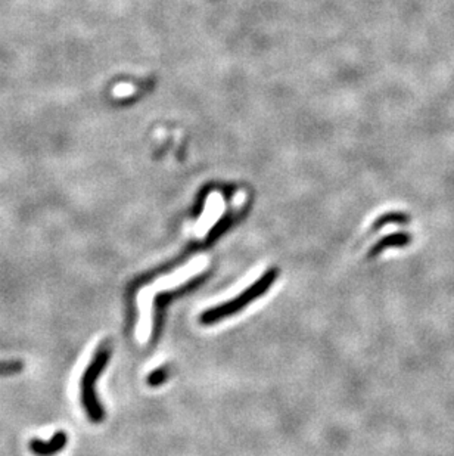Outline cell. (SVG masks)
<instances>
[{
    "instance_id": "cell-1",
    "label": "cell",
    "mask_w": 454,
    "mask_h": 456,
    "mask_svg": "<svg viewBox=\"0 0 454 456\" xmlns=\"http://www.w3.org/2000/svg\"><path fill=\"white\" fill-rule=\"evenodd\" d=\"M277 275H279L277 269H270L269 272H266L262 278H259L254 285L247 288L241 295H237L236 298H233L227 303H223L222 306L212 308V309L204 312L201 315V323H204V325L217 323L226 318H230L232 315L237 313L239 310L245 309L251 301H254L258 297L266 294V291L273 285V282L276 280Z\"/></svg>"
},
{
    "instance_id": "cell-4",
    "label": "cell",
    "mask_w": 454,
    "mask_h": 456,
    "mask_svg": "<svg viewBox=\"0 0 454 456\" xmlns=\"http://www.w3.org/2000/svg\"><path fill=\"white\" fill-rule=\"evenodd\" d=\"M410 241H412V236L404 232H398V233H391L385 236L383 240H381L371 251L372 255L379 254L381 251L386 250V248H398V247H406Z\"/></svg>"
},
{
    "instance_id": "cell-2",
    "label": "cell",
    "mask_w": 454,
    "mask_h": 456,
    "mask_svg": "<svg viewBox=\"0 0 454 456\" xmlns=\"http://www.w3.org/2000/svg\"><path fill=\"white\" fill-rule=\"evenodd\" d=\"M108 358H110V353L106 350H100L92 360L91 366L86 369L84 377L81 380V400L86 412H88L91 420H93L95 422H100L103 420V407L96 399L93 387L100 373L103 371V368L106 366Z\"/></svg>"
},
{
    "instance_id": "cell-6",
    "label": "cell",
    "mask_w": 454,
    "mask_h": 456,
    "mask_svg": "<svg viewBox=\"0 0 454 456\" xmlns=\"http://www.w3.org/2000/svg\"><path fill=\"white\" fill-rule=\"evenodd\" d=\"M165 378H167V374H165L164 369H157V371H154L153 374L149 375L148 382H149L150 385H160L161 382L165 381Z\"/></svg>"
},
{
    "instance_id": "cell-3",
    "label": "cell",
    "mask_w": 454,
    "mask_h": 456,
    "mask_svg": "<svg viewBox=\"0 0 454 456\" xmlns=\"http://www.w3.org/2000/svg\"><path fill=\"white\" fill-rule=\"evenodd\" d=\"M65 443H67V434L58 431L51 442L45 443L41 440H33L30 446H31V450L38 456H51L58 453L65 446Z\"/></svg>"
},
{
    "instance_id": "cell-5",
    "label": "cell",
    "mask_w": 454,
    "mask_h": 456,
    "mask_svg": "<svg viewBox=\"0 0 454 456\" xmlns=\"http://www.w3.org/2000/svg\"><path fill=\"white\" fill-rule=\"evenodd\" d=\"M391 223H396V225H406V223H408V216H406V214H400V213L383 216L382 219H379V221H378V223L375 225V228H381V226L391 225Z\"/></svg>"
}]
</instances>
